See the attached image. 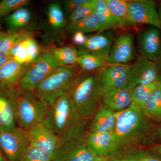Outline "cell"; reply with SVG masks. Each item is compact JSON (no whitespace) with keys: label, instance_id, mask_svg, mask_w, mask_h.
<instances>
[{"label":"cell","instance_id":"6da1fadb","mask_svg":"<svg viewBox=\"0 0 161 161\" xmlns=\"http://www.w3.org/2000/svg\"><path fill=\"white\" fill-rule=\"evenodd\" d=\"M43 123L59 138L58 146L83 137L88 126V121L81 118L67 93L56 99L50 107Z\"/></svg>","mask_w":161,"mask_h":161},{"label":"cell","instance_id":"7a4b0ae2","mask_svg":"<svg viewBox=\"0 0 161 161\" xmlns=\"http://www.w3.org/2000/svg\"><path fill=\"white\" fill-rule=\"evenodd\" d=\"M101 69L80 72L70 87L67 94L81 118L91 120L101 103L103 91L100 80Z\"/></svg>","mask_w":161,"mask_h":161},{"label":"cell","instance_id":"3957f363","mask_svg":"<svg viewBox=\"0 0 161 161\" xmlns=\"http://www.w3.org/2000/svg\"><path fill=\"white\" fill-rule=\"evenodd\" d=\"M116 114L114 132L119 151L137 147L143 140L148 130V119L142 110L132 102L126 109Z\"/></svg>","mask_w":161,"mask_h":161},{"label":"cell","instance_id":"277c9868","mask_svg":"<svg viewBox=\"0 0 161 161\" xmlns=\"http://www.w3.org/2000/svg\"><path fill=\"white\" fill-rule=\"evenodd\" d=\"M19 92L17 126L27 131L34 125L43 122L50 106L35 91Z\"/></svg>","mask_w":161,"mask_h":161},{"label":"cell","instance_id":"5b68a950","mask_svg":"<svg viewBox=\"0 0 161 161\" xmlns=\"http://www.w3.org/2000/svg\"><path fill=\"white\" fill-rule=\"evenodd\" d=\"M81 72L77 65L59 67L38 86L35 92L51 106L56 99L67 93L75 78Z\"/></svg>","mask_w":161,"mask_h":161},{"label":"cell","instance_id":"8992f818","mask_svg":"<svg viewBox=\"0 0 161 161\" xmlns=\"http://www.w3.org/2000/svg\"><path fill=\"white\" fill-rule=\"evenodd\" d=\"M63 66L48 50L43 51L39 58L31 65L18 85L19 92L35 91L45 78L59 67Z\"/></svg>","mask_w":161,"mask_h":161},{"label":"cell","instance_id":"52a82bcc","mask_svg":"<svg viewBox=\"0 0 161 161\" xmlns=\"http://www.w3.org/2000/svg\"><path fill=\"white\" fill-rule=\"evenodd\" d=\"M30 146L26 130L17 126L0 131V150L6 161H21Z\"/></svg>","mask_w":161,"mask_h":161},{"label":"cell","instance_id":"ba28073f","mask_svg":"<svg viewBox=\"0 0 161 161\" xmlns=\"http://www.w3.org/2000/svg\"><path fill=\"white\" fill-rule=\"evenodd\" d=\"M19 94L16 88L0 82V131L17 126L16 112Z\"/></svg>","mask_w":161,"mask_h":161},{"label":"cell","instance_id":"9c48e42d","mask_svg":"<svg viewBox=\"0 0 161 161\" xmlns=\"http://www.w3.org/2000/svg\"><path fill=\"white\" fill-rule=\"evenodd\" d=\"M161 81L160 70L154 61L140 56L131 65L128 87L131 89L140 85Z\"/></svg>","mask_w":161,"mask_h":161},{"label":"cell","instance_id":"30bf717a","mask_svg":"<svg viewBox=\"0 0 161 161\" xmlns=\"http://www.w3.org/2000/svg\"><path fill=\"white\" fill-rule=\"evenodd\" d=\"M98 158L90 150L84 136L61 144L52 157L53 161H96Z\"/></svg>","mask_w":161,"mask_h":161},{"label":"cell","instance_id":"8fae6325","mask_svg":"<svg viewBox=\"0 0 161 161\" xmlns=\"http://www.w3.org/2000/svg\"><path fill=\"white\" fill-rule=\"evenodd\" d=\"M129 17L132 26L147 24L160 30L159 17L156 2L153 0L129 1Z\"/></svg>","mask_w":161,"mask_h":161},{"label":"cell","instance_id":"7c38bea8","mask_svg":"<svg viewBox=\"0 0 161 161\" xmlns=\"http://www.w3.org/2000/svg\"><path fill=\"white\" fill-rule=\"evenodd\" d=\"M88 146L98 157H108L119 152L118 144L114 132H92L84 136Z\"/></svg>","mask_w":161,"mask_h":161},{"label":"cell","instance_id":"4fadbf2b","mask_svg":"<svg viewBox=\"0 0 161 161\" xmlns=\"http://www.w3.org/2000/svg\"><path fill=\"white\" fill-rule=\"evenodd\" d=\"M30 146L48 153L53 157L59 146L57 136L43 123L36 124L28 130Z\"/></svg>","mask_w":161,"mask_h":161},{"label":"cell","instance_id":"5bb4252c","mask_svg":"<svg viewBox=\"0 0 161 161\" xmlns=\"http://www.w3.org/2000/svg\"><path fill=\"white\" fill-rule=\"evenodd\" d=\"M135 57L134 40L129 33L114 38L108 58L111 64H127Z\"/></svg>","mask_w":161,"mask_h":161},{"label":"cell","instance_id":"9a60e30c","mask_svg":"<svg viewBox=\"0 0 161 161\" xmlns=\"http://www.w3.org/2000/svg\"><path fill=\"white\" fill-rule=\"evenodd\" d=\"M160 30L150 26L139 34L138 49L141 56L156 62L161 58Z\"/></svg>","mask_w":161,"mask_h":161},{"label":"cell","instance_id":"2e32d148","mask_svg":"<svg viewBox=\"0 0 161 161\" xmlns=\"http://www.w3.org/2000/svg\"><path fill=\"white\" fill-rule=\"evenodd\" d=\"M130 64H110L101 70L100 80L103 92L128 87Z\"/></svg>","mask_w":161,"mask_h":161},{"label":"cell","instance_id":"e0dca14e","mask_svg":"<svg viewBox=\"0 0 161 161\" xmlns=\"http://www.w3.org/2000/svg\"><path fill=\"white\" fill-rule=\"evenodd\" d=\"M114 39L111 31L97 33L96 35L87 36L85 43L79 49L108 59Z\"/></svg>","mask_w":161,"mask_h":161},{"label":"cell","instance_id":"ac0fdd59","mask_svg":"<svg viewBox=\"0 0 161 161\" xmlns=\"http://www.w3.org/2000/svg\"><path fill=\"white\" fill-rule=\"evenodd\" d=\"M102 105L115 112L125 109L132 103V89L128 87L113 89L103 92Z\"/></svg>","mask_w":161,"mask_h":161},{"label":"cell","instance_id":"d6986e66","mask_svg":"<svg viewBox=\"0 0 161 161\" xmlns=\"http://www.w3.org/2000/svg\"><path fill=\"white\" fill-rule=\"evenodd\" d=\"M31 64H22L10 59L0 67V82L17 88L20 80Z\"/></svg>","mask_w":161,"mask_h":161},{"label":"cell","instance_id":"ffe728a7","mask_svg":"<svg viewBox=\"0 0 161 161\" xmlns=\"http://www.w3.org/2000/svg\"><path fill=\"white\" fill-rule=\"evenodd\" d=\"M116 119V112L102 105L91 120L89 131L99 132H114Z\"/></svg>","mask_w":161,"mask_h":161},{"label":"cell","instance_id":"44dd1931","mask_svg":"<svg viewBox=\"0 0 161 161\" xmlns=\"http://www.w3.org/2000/svg\"><path fill=\"white\" fill-rule=\"evenodd\" d=\"M32 20L31 11L26 6L19 8L4 18L7 31L9 32L26 31Z\"/></svg>","mask_w":161,"mask_h":161},{"label":"cell","instance_id":"7402d4cb","mask_svg":"<svg viewBox=\"0 0 161 161\" xmlns=\"http://www.w3.org/2000/svg\"><path fill=\"white\" fill-rule=\"evenodd\" d=\"M116 26L119 28L132 26L129 17V1L125 0H105Z\"/></svg>","mask_w":161,"mask_h":161},{"label":"cell","instance_id":"603a6c76","mask_svg":"<svg viewBox=\"0 0 161 161\" xmlns=\"http://www.w3.org/2000/svg\"><path fill=\"white\" fill-rule=\"evenodd\" d=\"M79 52L78 65L82 72L96 71L111 64L104 57L92 54L80 49Z\"/></svg>","mask_w":161,"mask_h":161},{"label":"cell","instance_id":"cb8c5ba5","mask_svg":"<svg viewBox=\"0 0 161 161\" xmlns=\"http://www.w3.org/2000/svg\"><path fill=\"white\" fill-rule=\"evenodd\" d=\"M94 13L99 24L98 33L118 28L105 0H95Z\"/></svg>","mask_w":161,"mask_h":161},{"label":"cell","instance_id":"d4e9b609","mask_svg":"<svg viewBox=\"0 0 161 161\" xmlns=\"http://www.w3.org/2000/svg\"><path fill=\"white\" fill-rule=\"evenodd\" d=\"M142 111L148 119L161 122V82L153 92Z\"/></svg>","mask_w":161,"mask_h":161},{"label":"cell","instance_id":"484cf974","mask_svg":"<svg viewBox=\"0 0 161 161\" xmlns=\"http://www.w3.org/2000/svg\"><path fill=\"white\" fill-rule=\"evenodd\" d=\"M66 30L69 34H73L76 32H80L86 34L88 33L98 32L99 26L95 13H93L86 18L67 23Z\"/></svg>","mask_w":161,"mask_h":161},{"label":"cell","instance_id":"4316f807","mask_svg":"<svg viewBox=\"0 0 161 161\" xmlns=\"http://www.w3.org/2000/svg\"><path fill=\"white\" fill-rule=\"evenodd\" d=\"M49 50L63 66L78 65L79 50L75 47L67 46L53 47Z\"/></svg>","mask_w":161,"mask_h":161},{"label":"cell","instance_id":"83f0119b","mask_svg":"<svg viewBox=\"0 0 161 161\" xmlns=\"http://www.w3.org/2000/svg\"><path fill=\"white\" fill-rule=\"evenodd\" d=\"M47 22L50 28L54 31H61L66 26V18L63 8L59 4H50L47 13Z\"/></svg>","mask_w":161,"mask_h":161},{"label":"cell","instance_id":"f1b7e54d","mask_svg":"<svg viewBox=\"0 0 161 161\" xmlns=\"http://www.w3.org/2000/svg\"><path fill=\"white\" fill-rule=\"evenodd\" d=\"M161 81H156L147 84L140 85L132 90V102L142 110L153 92Z\"/></svg>","mask_w":161,"mask_h":161},{"label":"cell","instance_id":"f546056e","mask_svg":"<svg viewBox=\"0 0 161 161\" xmlns=\"http://www.w3.org/2000/svg\"><path fill=\"white\" fill-rule=\"evenodd\" d=\"M119 159L122 161H161V158L152 151L132 148L124 150Z\"/></svg>","mask_w":161,"mask_h":161},{"label":"cell","instance_id":"4dcf8cb0","mask_svg":"<svg viewBox=\"0 0 161 161\" xmlns=\"http://www.w3.org/2000/svg\"><path fill=\"white\" fill-rule=\"evenodd\" d=\"M28 31H24L10 50L9 57L22 64H31L26 51V37Z\"/></svg>","mask_w":161,"mask_h":161},{"label":"cell","instance_id":"1f68e13d","mask_svg":"<svg viewBox=\"0 0 161 161\" xmlns=\"http://www.w3.org/2000/svg\"><path fill=\"white\" fill-rule=\"evenodd\" d=\"M95 0H85L77 7L68 18V23L75 22L86 18L95 12Z\"/></svg>","mask_w":161,"mask_h":161},{"label":"cell","instance_id":"d6a6232c","mask_svg":"<svg viewBox=\"0 0 161 161\" xmlns=\"http://www.w3.org/2000/svg\"><path fill=\"white\" fill-rule=\"evenodd\" d=\"M22 31H4L0 36V53L9 56L10 50L19 39Z\"/></svg>","mask_w":161,"mask_h":161},{"label":"cell","instance_id":"836d02e7","mask_svg":"<svg viewBox=\"0 0 161 161\" xmlns=\"http://www.w3.org/2000/svg\"><path fill=\"white\" fill-rule=\"evenodd\" d=\"M29 0H2L0 1V18L6 17L15 10L26 6Z\"/></svg>","mask_w":161,"mask_h":161},{"label":"cell","instance_id":"e575fe53","mask_svg":"<svg viewBox=\"0 0 161 161\" xmlns=\"http://www.w3.org/2000/svg\"><path fill=\"white\" fill-rule=\"evenodd\" d=\"M21 161H53V158L48 153L30 146Z\"/></svg>","mask_w":161,"mask_h":161},{"label":"cell","instance_id":"d590c367","mask_svg":"<svg viewBox=\"0 0 161 161\" xmlns=\"http://www.w3.org/2000/svg\"><path fill=\"white\" fill-rule=\"evenodd\" d=\"M85 0H64L62 2L63 9L66 19L69 16L72 12Z\"/></svg>","mask_w":161,"mask_h":161},{"label":"cell","instance_id":"8d00e7d4","mask_svg":"<svg viewBox=\"0 0 161 161\" xmlns=\"http://www.w3.org/2000/svg\"><path fill=\"white\" fill-rule=\"evenodd\" d=\"M72 35V42L79 48L84 44L87 38L85 34L80 32H76Z\"/></svg>","mask_w":161,"mask_h":161},{"label":"cell","instance_id":"74e56055","mask_svg":"<svg viewBox=\"0 0 161 161\" xmlns=\"http://www.w3.org/2000/svg\"><path fill=\"white\" fill-rule=\"evenodd\" d=\"M150 150L161 156V144H154L150 147Z\"/></svg>","mask_w":161,"mask_h":161},{"label":"cell","instance_id":"f35d334b","mask_svg":"<svg viewBox=\"0 0 161 161\" xmlns=\"http://www.w3.org/2000/svg\"><path fill=\"white\" fill-rule=\"evenodd\" d=\"M12 59L9 56H6L3 54L2 53H0V67L4 65L7 61H9Z\"/></svg>","mask_w":161,"mask_h":161},{"label":"cell","instance_id":"ab89813d","mask_svg":"<svg viewBox=\"0 0 161 161\" xmlns=\"http://www.w3.org/2000/svg\"><path fill=\"white\" fill-rule=\"evenodd\" d=\"M108 157H98V159L96 161H108Z\"/></svg>","mask_w":161,"mask_h":161},{"label":"cell","instance_id":"60d3db41","mask_svg":"<svg viewBox=\"0 0 161 161\" xmlns=\"http://www.w3.org/2000/svg\"><path fill=\"white\" fill-rule=\"evenodd\" d=\"M0 161H6L1 150H0Z\"/></svg>","mask_w":161,"mask_h":161},{"label":"cell","instance_id":"b9f144b4","mask_svg":"<svg viewBox=\"0 0 161 161\" xmlns=\"http://www.w3.org/2000/svg\"><path fill=\"white\" fill-rule=\"evenodd\" d=\"M159 17L160 26V30H161V8L158 9Z\"/></svg>","mask_w":161,"mask_h":161},{"label":"cell","instance_id":"7bdbcfd3","mask_svg":"<svg viewBox=\"0 0 161 161\" xmlns=\"http://www.w3.org/2000/svg\"><path fill=\"white\" fill-rule=\"evenodd\" d=\"M157 132L158 134V136L161 138V126L159 127L157 129Z\"/></svg>","mask_w":161,"mask_h":161},{"label":"cell","instance_id":"ee69618b","mask_svg":"<svg viewBox=\"0 0 161 161\" xmlns=\"http://www.w3.org/2000/svg\"><path fill=\"white\" fill-rule=\"evenodd\" d=\"M3 30V26H2V25H1V23H0V36L2 34V33L4 32Z\"/></svg>","mask_w":161,"mask_h":161},{"label":"cell","instance_id":"f6af8a7d","mask_svg":"<svg viewBox=\"0 0 161 161\" xmlns=\"http://www.w3.org/2000/svg\"><path fill=\"white\" fill-rule=\"evenodd\" d=\"M111 161H121L119 159H113V160Z\"/></svg>","mask_w":161,"mask_h":161}]
</instances>
